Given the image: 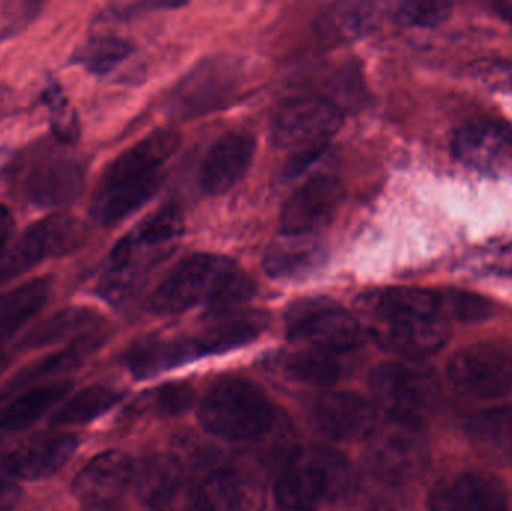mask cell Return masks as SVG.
I'll return each mask as SVG.
<instances>
[{
  "label": "cell",
  "mask_w": 512,
  "mask_h": 511,
  "mask_svg": "<svg viewBox=\"0 0 512 511\" xmlns=\"http://www.w3.org/2000/svg\"><path fill=\"white\" fill-rule=\"evenodd\" d=\"M376 344L402 356L436 353L450 339L448 293L424 288H382L357 300Z\"/></svg>",
  "instance_id": "6da1fadb"
},
{
  "label": "cell",
  "mask_w": 512,
  "mask_h": 511,
  "mask_svg": "<svg viewBox=\"0 0 512 511\" xmlns=\"http://www.w3.org/2000/svg\"><path fill=\"white\" fill-rule=\"evenodd\" d=\"M179 147L180 135L161 129L117 156L99 183L93 218L102 227H113L149 203L161 188L165 164Z\"/></svg>",
  "instance_id": "7a4b0ae2"
},
{
  "label": "cell",
  "mask_w": 512,
  "mask_h": 511,
  "mask_svg": "<svg viewBox=\"0 0 512 511\" xmlns=\"http://www.w3.org/2000/svg\"><path fill=\"white\" fill-rule=\"evenodd\" d=\"M255 291L251 276L230 258L195 254L165 276L150 296L149 306L158 315L182 314L195 306H206L210 312L236 311Z\"/></svg>",
  "instance_id": "3957f363"
},
{
  "label": "cell",
  "mask_w": 512,
  "mask_h": 511,
  "mask_svg": "<svg viewBox=\"0 0 512 511\" xmlns=\"http://www.w3.org/2000/svg\"><path fill=\"white\" fill-rule=\"evenodd\" d=\"M183 233L182 209L174 203L159 207L116 243L99 282V296L113 305L125 302L176 251Z\"/></svg>",
  "instance_id": "277c9868"
},
{
  "label": "cell",
  "mask_w": 512,
  "mask_h": 511,
  "mask_svg": "<svg viewBox=\"0 0 512 511\" xmlns=\"http://www.w3.org/2000/svg\"><path fill=\"white\" fill-rule=\"evenodd\" d=\"M274 407L251 381L224 380L204 395L198 410L201 428L225 441H249L273 426Z\"/></svg>",
  "instance_id": "5b68a950"
},
{
  "label": "cell",
  "mask_w": 512,
  "mask_h": 511,
  "mask_svg": "<svg viewBox=\"0 0 512 511\" xmlns=\"http://www.w3.org/2000/svg\"><path fill=\"white\" fill-rule=\"evenodd\" d=\"M351 486L348 461L325 447L298 450L286 462L274 488L283 510H309L336 500Z\"/></svg>",
  "instance_id": "8992f818"
},
{
  "label": "cell",
  "mask_w": 512,
  "mask_h": 511,
  "mask_svg": "<svg viewBox=\"0 0 512 511\" xmlns=\"http://www.w3.org/2000/svg\"><path fill=\"white\" fill-rule=\"evenodd\" d=\"M342 123V110L330 99L298 96L274 114L271 141L277 149L291 152V161L313 164L327 150Z\"/></svg>",
  "instance_id": "52a82bcc"
},
{
  "label": "cell",
  "mask_w": 512,
  "mask_h": 511,
  "mask_svg": "<svg viewBox=\"0 0 512 511\" xmlns=\"http://www.w3.org/2000/svg\"><path fill=\"white\" fill-rule=\"evenodd\" d=\"M370 389L393 422L412 428L429 420L441 396L435 374L408 362L382 363L373 369Z\"/></svg>",
  "instance_id": "ba28073f"
},
{
  "label": "cell",
  "mask_w": 512,
  "mask_h": 511,
  "mask_svg": "<svg viewBox=\"0 0 512 511\" xmlns=\"http://www.w3.org/2000/svg\"><path fill=\"white\" fill-rule=\"evenodd\" d=\"M288 338L310 350L343 353L363 344L360 321L330 300H301L286 315Z\"/></svg>",
  "instance_id": "9c48e42d"
},
{
  "label": "cell",
  "mask_w": 512,
  "mask_h": 511,
  "mask_svg": "<svg viewBox=\"0 0 512 511\" xmlns=\"http://www.w3.org/2000/svg\"><path fill=\"white\" fill-rule=\"evenodd\" d=\"M450 386L472 399H496L512 389V347L478 342L460 348L447 365Z\"/></svg>",
  "instance_id": "30bf717a"
},
{
  "label": "cell",
  "mask_w": 512,
  "mask_h": 511,
  "mask_svg": "<svg viewBox=\"0 0 512 511\" xmlns=\"http://www.w3.org/2000/svg\"><path fill=\"white\" fill-rule=\"evenodd\" d=\"M242 69L231 59H209L195 66L173 90L168 110L192 119L225 107L242 87Z\"/></svg>",
  "instance_id": "8fae6325"
},
{
  "label": "cell",
  "mask_w": 512,
  "mask_h": 511,
  "mask_svg": "<svg viewBox=\"0 0 512 511\" xmlns=\"http://www.w3.org/2000/svg\"><path fill=\"white\" fill-rule=\"evenodd\" d=\"M342 201V183L336 176L316 174L310 177L283 204L280 236H315L336 218Z\"/></svg>",
  "instance_id": "7c38bea8"
},
{
  "label": "cell",
  "mask_w": 512,
  "mask_h": 511,
  "mask_svg": "<svg viewBox=\"0 0 512 511\" xmlns=\"http://www.w3.org/2000/svg\"><path fill=\"white\" fill-rule=\"evenodd\" d=\"M451 150L472 170L512 173V125L504 120H472L454 132Z\"/></svg>",
  "instance_id": "4fadbf2b"
},
{
  "label": "cell",
  "mask_w": 512,
  "mask_h": 511,
  "mask_svg": "<svg viewBox=\"0 0 512 511\" xmlns=\"http://www.w3.org/2000/svg\"><path fill=\"white\" fill-rule=\"evenodd\" d=\"M86 183V168L65 152L42 156L24 177L23 194L38 209H57L80 198Z\"/></svg>",
  "instance_id": "5bb4252c"
},
{
  "label": "cell",
  "mask_w": 512,
  "mask_h": 511,
  "mask_svg": "<svg viewBox=\"0 0 512 511\" xmlns=\"http://www.w3.org/2000/svg\"><path fill=\"white\" fill-rule=\"evenodd\" d=\"M369 449V471L402 485L423 471L427 462V447L420 435V428L393 422L378 432Z\"/></svg>",
  "instance_id": "9a60e30c"
},
{
  "label": "cell",
  "mask_w": 512,
  "mask_h": 511,
  "mask_svg": "<svg viewBox=\"0 0 512 511\" xmlns=\"http://www.w3.org/2000/svg\"><path fill=\"white\" fill-rule=\"evenodd\" d=\"M429 511H510L504 483L492 474L466 471L439 482Z\"/></svg>",
  "instance_id": "2e32d148"
},
{
  "label": "cell",
  "mask_w": 512,
  "mask_h": 511,
  "mask_svg": "<svg viewBox=\"0 0 512 511\" xmlns=\"http://www.w3.org/2000/svg\"><path fill=\"white\" fill-rule=\"evenodd\" d=\"M312 416L321 434L343 443L366 440L378 429L375 407L357 393L333 392L321 396Z\"/></svg>",
  "instance_id": "e0dca14e"
},
{
  "label": "cell",
  "mask_w": 512,
  "mask_h": 511,
  "mask_svg": "<svg viewBox=\"0 0 512 511\" xmlns=\"http://www.w3.org/2000/svg\"><path fill=\"white\" fill-rule=\"evenodd\" d=\"M77 447V437L72 434L39 435L6 453L2 471L12 480H45L68 464Z\"/></svg>",
  "instance_id": "ac0fdd59"
},
{
  "label": "cell",
  "mask_w": 512,
  "mask_h": 511,
  "mask_svg": "<svg viewBox=\"0 0 512 511\" xmlns=\"http://www.w3.org/2000/svg\"><path fill=\"white\" fill-rule=\"evenodd\" d=\"M256 141L249 132L231 131L219 137L200 167V188L207 195H222L233 189L254 162Z\"/></svg>",
  "instance_id": "d6986e66"
},
{
  "label": "cell",
  "mask_w": 512,
  "mask_h": 511,
  "mask_svg": "<svg viewBox=\"0 0 512 511\" xmlns=\"http://www.w3.org/2000/svg\"><path fill=\"white\" fill-rule=\"evenodd\" d=\"M268 326V317L258 311L210 312L189 335L197 357L222 354L245 347L258 339Z\"/></svg>",
  "instance_id": "ffe728a7"
},
{
  "label": "cell",
  "mask_w": 512,
  "mask_h": 511,
  "mask_svg": "<svg viewBox=\"0 0 512 511\" xmlns=\"http://www.w3.org/2000/svg\"><path fill=\"white\" fill-rule=\"evenodd\" d=\"M134 477L132 461L122 452L93 458L72 482L75 498L89 507H104L122 497Z\"/></svg>",
  "instance_id": "44dd1931"
},
{
  "label": "cell",
  "mask_w": 512,
  "mask_h": 511,
  "mask_svg": "<svg viewBox=\"0 0 512 511\" xmlns=\"http://www.w3.org/2000/svg\"><path fill=\"white\" fill-rule=\"evenodd\" d=\"M107 323L89 308H68L30 329L18 342L20 350H39L62 342L105 341Z\"/></svg>",
  "instance_id": "7402d4cb"
},
{
  "label": "cell",
  "mask_w": 512,
  "mask_h": 511,
  "mask_svg": "<svg viewBox=\"0 0 512 511\" xmlns=\"http://www.w3.org/2000/svg\"><path fill=\"white\" fill-rule=\"evenodd\" d=\"M206 511H262L265 494L262 486L242 471L215 470L198 489Z\"/></svg>",
  "instance_id": "603a6c76"
},
{
  "label": "cell",
  "mask_w": 512,
  "mask_h": 511,
  "mask_svg": "<svg viewBox=\"0 0 512 511\" xmlns=\"http://www.w3.org/2000/svg\"><path fill=\"white\" fill-rule=\"evenodd\" d=\"M197 359L188 336H149L135 342L123 360L137 378L153 377Z\"/></svg>",
  "instance_id": "cb8c5ba5"
},
{
  "label": "cell",
  "mask_w": 512,
  "mask_h": 511,
  "mask_svg": "<svg viewBox=\"0 0 512 511\" xmlns=\"http://www.w3.org/2000/svg\"><path fill=\"white\" fill-rule=\"evenodd\" d=\"M72 389L71 383L44 384L27 390L0 408V437L18 434L38 422L42 416L53 410Z\"/></svg>",
  "instance_id": "d4e9b609"
},
{
  "label": "cell",
  "mask_w": 512,
  "mask_h": 511,
  "mask_svg": "<svg viewBox=\"0 0 512 511\" xmlns=\"http://www.w3.org/2000/svg\"><path fill=\"white\" fill-rule=\"evenodd\" d=\"M20 240L39 264L75 251L80 246L81 228L71 216L53 215L30 225Z\"/></svg>",
  "instance_id": "484cf974"
},
{
  "label": "cell",
  "mask_w": 512,
  "mask_h": 511,
  "mask_svg": "<svg viewBox=\"0 0 512 511\" xmlns=\"http://www.w3.org/2000/svg\"><path fill=\"white\" fill-rule=\"evenodd\" d=\"M466 434L487 458L512 464V407L477 411L466 423Z\"/></svg>",
  "instance_id": "4316f807"
},
{
  "label": "cell",
  "mask_w": 512,
  "mask_h": 511,
  "mask_svg": "<svg viewBox=\"0 0 512 511\" xmlns=\"http://www.w3.org/2000/svg\"><path fill=\"white\" fill-rule=\"evenodd\" d=\"M324 261V249L312 237H285L273 243L264 258L271 278L288 279L306 275Z\"/></svg>",
  "instance_id": "83f0119b"
},
{
  "label": "cell",
  "mask_w": 512,
  "mask_h": 511,
  "mask_svg": "<svg viewBox=\"0 0 512 511\" xmlns=\"http://www.w3.org/2000/svg\"><path fill=\"white\" fill-rule=\"evenodd\" d=\"M102 344H104V341H96V339L75 342V344L66 347L65 350L41 357V359L18 371L6 384V390L14 392V390L26 389V387L39 383V381L62 377V375L69 374V372H74L75 369L80 368L83 360L90 353L98 350Z\"/></svg>",
  "instance_id": "f1b7e54d"
},
{
  "label": "cell",
  "mask_w": 512,
  "mask_h": 511,
  "mask_svg": "<svg viewBox=\"0 0 512 511\" xmlns=\"http://www.w3.org/2000/svg\"><path fill=\"white\" fill-rule=\"evenodd\" d=\"M53 279H32L0 296V333H9L35 317L50 297Z\"/></svg>",
  "instance_id": "f546056e"
},
{
  "label": "cell",
  "mask_w": 512,
  "mask_h": 511,
  "mask_svg": "<svg viewBox=\"0 0 512 511\" xmlns=\"http://www.w3.org/2000/svg\"><path fill=\"white\" fill-rule=\"evenodd\" d=\"M122 399L113 387L89 386L63 402L50 419L51 426L86 425L110 411Z\"/></svg>",
  "instance_id": "4dcf8cb0"
},
{
  "label": "cell",
  "mask_w": 512,
  "mask_h": 511,
  "mask_svg": "<svg viewBox=\"0 0 512 511\" xmlns=\"http://www.w3.org/2000/svg\"><path fill=\"white\" fill-rule=\"evenodd\" d=\"M182 471L173 455L150 458L137 474L138 497L147 506H156L183 485Z\"/></svg>",
  "instance_id": "1f68e13d"
},
{
  "label": "cell",
  "mask_w": 512,
  "mask_h": 511,
  "mask_svg": "<svg viewBox=\"0 0 512 511\" xmlns=\"http://www.w3.org/2000/svg\"><path fill=\"white\" fill-rule=\"evenodd\" d=\"M283 372L289 380L310 387H328L340 377V365L333 354L304 350L289 354L283 362Z\"/></svg>",
  "instance_id": "d6a6232c"
},
{
  "label": "cell",
  "mask_w": 512,
  "mask_h": 511,
  "mask_svg": "<svg viewBox=\"0 0 512 511\" xmlns=\"http://www.w3.org/2000/svg\"><path fill=\"white\" fill-rule=\"evenodd\" d=\"M134 53V45L126 39L119 36H96L75 51L71 62L83 66L90 74L108 75Z\"/></svg>",
  "instance_id": "836d02e7"
},
{
  "label": "cell",
  "mask_w": 512,
  "mask_h": 511,
  "mask_svg": "<svg viewBox=\"0 0 512 511\" xmlns=\"http://www.w3.org/2000/svg\"><path fill=\"white\" fill-rule=\"evenodd\" d=\"M42 104L47 107L51 131L63 144H72L80 138V123L71 102L57 81H50L41 93Z\"/></svg>",
  "instance_id": "e575fe53"
},
{
  "label": "cell",
  "mask_w": 512,
  "mask_h": 511,
  "mask_svg": "<svg viewBox=\"0 0 512 511\" xmlns=\"http://www.w3.org/2000/svg\"><path fill=\"white\" fill-rule=\"evenodd\" d=\"M355 504L358 511H399V485L369 471L357 485Z\"/></svg>",
  "instance_id": "d590c367"
},
{
  "label": "cell",
  "mask_w": 512,
  "mask_h": 511,
  "mask_svg": "<svg viewBox=\"0 0 512 511\" xmlns=\"http://www.w3.org/2000/svg\"><path fill=\"white\" fill-rule=\"evenodd\" d=\"M331 30L342 38L364 35L373 23V14L370 5L364 3H349L339 6L336 11L330 12Z\"/></svg>",
  "instance_id": "8d00e7d4"
},
{
  "label": "cell",
  "mask_w": 512,
  "mask_h": 511,
  "mask_svg": "<svg viewBox=\"0 0 512 511\" xmlns=\"http://www.w3.org/2000/svg\"><path fill=\"white\" fill-rule=\"evenodd\" d=\"M41 3L32 0H12L6 2L2 9L0 21V42L17 38L41 14Z\"/></svg>",
  "instance_id": "74e56055"
},
{
  "label": "cell",
  "mask_w": 512,
  "mask_h": 511,
  "mask_svg": "<svg viewBox=\"0 0 512 511\" xmlns=\"http://www.w3.org/2000/svg\"><path fill=\"white\" fill-rule=\"evenodd\" d=\"M450 14L448 3L408 2L396 9V18L406 26L429 27L442 23Z\"/></svg>",
  "instance_id": "f35d334b"
},
{
  "label": "cell",
  "mask_w": 512,
  "mask_h": 511,
  "mask_svg": "<svg viewBox=\"0 0 512 511\" xmlns=\"http://www.w3.org/2000/svg\"><path fill=\"white\" fill-rule=\"evenodd\" d=\"M153 402L159 413L177 416L191 407L194 402V389L186 383L167 384L158 389Z\"/></svg>",
  "instance_id": "ab89813d"
},
{
  "label": "cell",
  "mask_w": 512,
  "mask_h": 511,
  "mask_svg": "<svg viewBox=\"0 0 512 511\" xmlns=\"http://www.w3.org/2000/svg\"><path fill=\"white\" fill-rule=\"evenodd\" d=\"M152 511H206V509L198 489L182 485L173 494L153 506Z\"/></svg>",
  "instance_id": "60d3db41"
},
{
  "label": "cell",
  "mask_w": 512,
  "mask_h": 511,
  "mask_svg": "<svg viewBox=\"0 0 512 511\" xmlns=\"http://www.w3.org/2000/svg\"><path fill=\"white\" fill-rule=\"evenodd\" d=\"M14 228L15 221L11 210L5 204L0 203V251H3L8 246Z\"/></svg>",
  "instance_id": "b9f144b4"
},
{
  "label": "cell",
  "mask_w": 512,
  "mask_h": 511,
  "mask_svg": "<svg viewBox=\"0 0 512 511\" xmlns=\"http://www.w3.org/2000/svg\"><path fill=\"white\" fill-rule=\"evenodd\" d=\"M15 492H17V488H15L14 483H12L11 477L6 476L3 471H0V504L14 497Z\"/></svg>",
  "instance_id": "7bdbcfd3"
},
{
  "label": "cell",
  "mask_w": 512,
  "mask_h": 511,
  "mask_svg": "<svg viewBox=\"0 0 512 511\" xmlns=\"http://www.w3.org/2000/svg\"><path fill=\"white\" fill-rule=\"evenodd\" d=\"M493 11L498 14L502 20L512 23V2H499L493 5Z\"/></svg>",
  "instance_id": "ee69618b"
},
{
  "label": "cell",
  "mask_w": 512,
  "mask_h": 511,
  "mask_svg": "<svg viewBox=\"0 0 512 511\" xmlns=\"http://www.w3.org/2000/svg\"><path fill=\"white\" fill-rule=\"evenodd\" d=\"M11 149L9 147H0V170L8 164L9 159H11Z\"/></svg>",
  "instance_id": "f6af8a7d"
},
{
  "label": "cell",
  "mask_w": 512,
  "mask_h": 511,
  "mask_svg": "<svg viewBox=\"0 0 512 511\" xmlns=\"http://www.w3.org/2000/svg\"><path fill=\"white\" fill-rule=\"evenodd\" d=\"M9 354L6 353V351H3L2 348H0V374H3V371H5L6 368H8L9 365Z\"/></svg>",
  "instance_id": "bcb514c9"
},
{
  "label": "cell",
  "mask_w": 512,
  "mask_h": 511,
  "mask_svg": "<svg viewBox=\"0 0 512 511\" xmlns=\"http://www.w3.org/2000/svg\"><path fill=\"white\" fill-rule=\"evenodd\" d=\"M0 511H11V507L6 506V504H0Z\"/></svg>",
  "instance_id": "7dc6e473"
},
{
  "label": "cell",
  "mask_w": 512,
  "mask_h": 511,
  "mask_svg": "<svg viewBox=\"0 0 512 511\" xmlns=\"http://www.w3.org/2000/svg\"><path fill=\"white\" fill-rule=\"evenodd\" d=\"M285 511H309V510H285Z\"/></svg>",
  "instance_id": "c3c4849f"
}]
</instances>
